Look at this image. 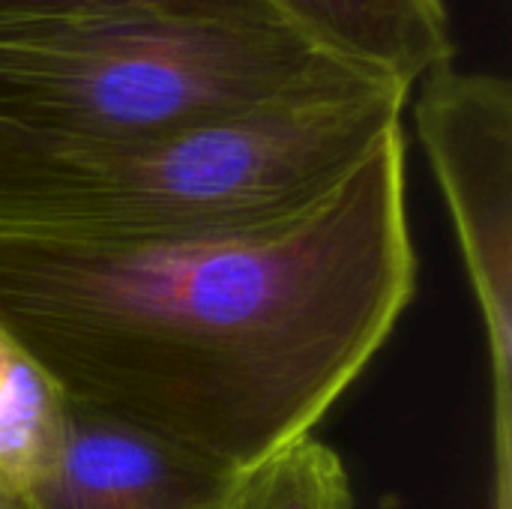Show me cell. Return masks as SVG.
Segmentation results:
<instances>
[{
    "label": "cell",
    "mask_w": 512,
    "mask_h": 509,
    "mask_svg": "<svg viewBox=\"0 0 512 509\" xmlns=\"http://www.w3.org/2000/svg\"><path fill=\"white\" fill-rule=\"evenodd\" d=\"M405 132L258 225L159 240L0 234V333L84 411L240 474L315 426L417 288Z\"/></svg>",
    "instance_id": "6da1fadb"
},
{
    "label": "cell",
    "mask_w": 512,
    "mask_h": 509,
    "mask_svg": "<svg viewBox=\"0 0 512 509\" xmlns=\"http://www.w3.org/2000/svg\"><path fill=\"white\" fill-rule=\"evenodd\" d=\"M375 84L396 81L276 18L141 3L0 12V147L15 150L123 141Z\"/></svg>",
    "instance_id": "7a4b0ae2"
},
{
    "label": "cell",
    "mask_w": 512,
    "mask_h": 509,
    "mask_svg": "<svg viewBox=\"0 0 512 509\" xmlns=\"http://www.w3.org/2000/svg\"><path fill=\"white\" fill-rule=\"evenodd\" d=\"M408 99L375 84L123 141L0 147V234L159 240L270 222L339 186Z\"/></svg>",
    "instance_id": "3957f363"
},
{
    "label": "cell",
    "mask_w": 512,
    "mask_h": 509,
    "mask_svg": "<svg viewBox=\"0 0 512 509\" xmlns=\"http://www.w3.org/2000/svg\"><path fill=\"white\" fill-rule=\"evenodd\" d=\"M414 123L486 327L495 387V509H510L512 378V87L504 75L459 69L420 78Z\"/></svg>",
    "instance_id": "277c9868"
},
{
    "label": "cell",
    "mask_w": 512,
    "mask_h": 509,
    "mask_svg": "<svg viewBox=\"0 0 512 509\" xmlns=\"http://www.w3.org/2000/svg\"><path fill=\"white\" fill-rule=\"evenodd\" d=\"M234 477L66 402L45 465L9 509H225Z\"/></svg>",
    "instance_id": "5b68a950"
},
{
    "label": "cell",
    "mask_w": 512,
    "mask_h": 509,
    "mask_svg": "<svg viewBox=\"0 0 512 509\" xmlns=\"http://www.w3.org/2000/svg\"><path fill=\"white\" fill-rule=\"evenodd\" d=\"M345 63L411 90L435 66L456 60L447 0H261Z\"/></svg>",
    "instance_id": "8992f818"
},
{
    "label": "cell",
    "mask_w": 512,
    "mask_h": 509,
    "mask_svg": "<svg viewBox=\"0 0 512 509\" xmlns=\"http://www.w3.org/2000/svg\"><path fill=\"white\" fill-rule=\"evenodd\" d=\"M66 399L45 378V372L0 333V498L9 501L45 465Z\"/></svg>",
    "instance_id": "52a82bcc"
},
{
    "label": "cell",
    "mask_w": 512,
    "mask_h": 509,
    "mask_svg": "<svg viewBox=\"0 0 512 509\" xmlns=\"http://www.w3.org/2000/svg\"><path fill=\"white\" fill-rule=\"evenodd\" d=\"M225 509H354V492L339 453L306 435L240 471Z\"/></svg>",
    "instance_id": "ba28073f"
},
{
    "label": "cell",
    "mask_w": 512,
    "mask_h": 509,
    "mask_svg": "<svg viewBox=\"0 0 512 509\" xmlns=\"http://www.w3.org/2000/svg\"><path fill=\"white\" fill-rule=\"evenodd\" d=\"M90 3H141V6H162V9L192 12V15L276 18L261 0H0V12H15V9H54V6H90Z\"/></svg>",
    "instance_id": "9c48e42d"
},
{
    "label": "cell",
    "mask_w": 512,
    "mask_h": 509,
    "mask_svg": "<svg viewBox=\"0 0 512 509\" xmlns=\"http://www.w3.org/2000/svg\"><path fill=\"white\" fill-rule=\"evenodd\" d=\"M0 509H9V507H6V501H3V498H0Z\"/></svg>",
    "instance_id": "30bf717a"
}]
</instances>
